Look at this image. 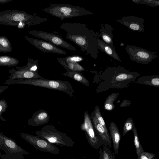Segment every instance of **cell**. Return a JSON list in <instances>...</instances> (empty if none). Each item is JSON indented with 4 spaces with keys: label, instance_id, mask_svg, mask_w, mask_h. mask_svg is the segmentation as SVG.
I'll use <instances>...</instances> for the list:
<instances>
[{
    "label": "cell",
    "instance_id": "6da1fadb",
    "mask_svg": "<svg viewBox=\"0 0 159 159\" xmlns=\"http://www.w3.org/2000/svg\"><path fill=\"white\" fill-rule=\"evenodd\" d=\"M59 28L66 32L64 38L74 43L83 52L86 51V55L90 54L93 58H97L100 50L99 33L89 30L84 24L77 22L63 23Z\"/></svg>",
    "mask_w": 159,
    "mask_h": 159
},
{
    "label": "cell",
    "instance_id": "7a4b0ae2",
    "mask_svg": "<svg viewBox=\"0 0 159 159\" xmlns=\"http://www.w3.org/2000/svg\"><path fill=\"white\" fill-rule=\"evenodd\" d=\"M46 18L29 14L26 12L16 10L0 11V25L15 26L26 25L28 27L39 25L47 21Z\"/></svg>",
    "mask_w": 159,
    "mask_h": 159
},
{
    "label": "cell",
    "instance_id": "3957f363",
    "mask_svg": "<svg viewBox=\"0 0 159 159\" xmlns=\"http://www.w3.org/2000/svg\"><path fill=\"white\" fill-rule=\"evenodd\" d=\"M29 84L60 91L64 92L70 96L74 97V91L69 81L65 80H47L45 78L7 80L5 84Z\"/></svg>",
    "mask_w": 159,
    "mask_h": 159
},
{
    "label": "cell",
    "instance_id": "277c9868",
    "mask_svg": "<svg viewBox=\"0 0 159 159\" xmlns=\"http://www.w3.org/2000/svg\"><path fill=\"white\" fill-rule=\"evenodd\" d=\"M44 12L62 20L65 18L78 17L94 13L82 7L63 4H52L42 8Z\"/></svg>",
    "mask_w": 159,
    "mask_h": 159
},
{
    "label": "cell",
    "instance_id": "5b68a950",
    "mask_svg": "<svg viewBox=\"0 0 159 159\" xmlns=\"http://www.w3.org/2000/svg\"><path fill=\"white\" fill-rule=\"evenodd\" d=\"M35 134L37 136L52 144L61 146H74V142L71 137L65 133L57 130L52 125L44 126L40 130L37 131Z\"/></svg>",
    "mask_w": 159,
    "mask_h": 159
},
{
    "label": "cell",
    "instance_id": "8992f818",
    "mask_svg": "<svg viewBox=\"0 0 159 159\" xmlns=\"http://www.w3.org/2000/svg\"><path fill=\"white\" fill-rule=\"evenodd\" d=\"M125 49L130 59L143 64H147L157 57V53L134 45H127Z\"/></svg>",
    "mask_w": 159,
    "mask_h": 159
},
{
    "label": "cell",
    "instance_id": "52a82bcc",
    "mask_svg": "<svg viewBox=\"0 0 159 159\" xmlns=\"http://www.w3.org/2000/svg\"><path fill=\"white\" fill-rule=\"evenodd\" d=\"M80 129L84 132L87 142L93 148L98 149L102 145H107L95 134L90 116L87 111L84 112V120L81 125Z\"/></svg>",
    "mask_w": 159,
    "mask_h": 159
},
{
    "label": "cell",
    "instance_id": "ba28073f",
    "mask_svg": "<svg viewBox=\"0 0 159 159\" xmlns=\"http://www.w3.org/2000/svg\"><path fill=\"white\" fill-rule=\"evenodd\" d=\"M20 136L40 151L55 154H57L59 153V149L56 146L37 136L22 133Z\"/></svg>",
    "mask_w": 159,
    "mask_h": 159
},
{
    "label": "cell",
    "instance_id": "9c48e42d",
    "mask_svg": "<svg viewBox=\"0 0 159 159\" xmlns=\"http://www.w3.org/2000/svg\"><path fill=\"white\" fill-rule=\"evenodd\" d=\"M28 33L56 46H60L72 51H75L76 50L75 47L64 40L61 36L54 34L46 32L42 30L38 31L36 30H30Z\"/></svg>",
    "mask_w": 159,
    "mask_h": 159
},
{
    "label": "cell",
    "instance_id": "30bf717a",
    "mask_svg": "<svg viewBox=\"0 0 159 159\" xmlns=\"http://www.w3.org/2000/svg\"><path fill=\"white\" fill-rule=\"evenodd\" d=\"M25 38L31 44L44 52L67 55L66 52L45 41L33 39L26 36Z\"/></svg>",
    "mask_w": 159,
    "mask_h": 159
},
{
    "label": "cell",
    "instance_id": "8fae6325",
    "mask_svg": "<svg viewBox=\"0 0 159 159\" xmlns=\"http://www.w3.org/2000/svg\"><path fill=\"white\" fill-rule=\"evenodd\" d=\"M116 21L134 31L143 32L145 29L143 23L144 20L141 17L133 16H125Z\"/></svg>",
    "mask_w": 159,
    "mask_h": 159
},
{
    "label": "cell",
    "instance_id": "7c38bea8",
    "mask_svg": "<svg viewBox=\"0 0 159 159\" xmlns=\"http://www.w3.org/2000/svg\"><path fill=\"white\" fill-rule=\"evenodd\" d=\"M95 132L100 139L110 148L112 141L109 135L107 134L103 127L99 123L93 112L90 116Z\"/></svg>",
    "mask_w": 159,
    "mask_h": 159
},
{
    "label": "cell",
    "instance_id": "4fadbf2b",
    "mask_svg": "<svg viewBox=\"0 0 159 159\" xmlns=\"http://www.w3.org/2000/svg\"><path fill=\"white\" fill-rule=\"evenodd\" d=\"M50 120L48 112L43 109H40L34 113L27 121L28 124L33 126H39L47 124Z\"/></svg>",
    "mask_w": 159,
    "mask_h": 159
},
{
    "label": "cell",
    "instance_id": "5bb4252c",
    "mask_svg": "<svg viewBox=\"0 0 159 159\" xmlns=\"http://www.w3.org/2000/svg\"><path fill=\"white\" fill-rule=\"evenodd\" d=\"M10 75L9 80L26 79L40 78L44 79L39 74L24 70H16L14 68L9 70Z\"/></svg>",
    "mask_w": 159,
    "mask_h": 159
},
{
    "label": "cell",
    "instance_id": "9a60e30c",
    "mask_svg": "<svg viewBox=\"0 0 159 159\" xmlns=\"http://www.w3.org/2000/svg\"><path fill=\"white\" fill-rule=\"evenodd\" d=\"M0 143L11 153L29 154L28 152L19 147L15 141L1 133H0Z\"/></svg>",
    "mask_w": 159,
    "mask_h": 159
},
{
    "label": "cell",
    "instance_id": "2e32d148",
    "mask_svg": "<svg viewBox=\"0 0 159 159\" xmlns=\"http://www.w3.org/2000/svg\"><path fill=\"white\" fill-rule=\"evenodd\" d=\"M110 138L113 143L114 154H118L121 135L119 129L115 123L111 122L110 124Z\"/></svg>",
    "mask_w": 159,
    "mask_h": 159
},
{
    "label": "cell",
    "instance_id": "e0dca14e",
    "mask_svg": "<svg viewBox=\"0 0 159 159\" xmlns=\"http://www.w3.org/2000/svg\"><path fill=\"white\" fill-rule=\"evenodd\" d=\"M100 29V37L102 41L112 48L113 44L112 31L113 28L107 24H102Z\"/></svg>",
    "mask_w": 159,
    "mask_h": 159
},
{
    "label": "cell",
    "instance_id": "ac0fdd59",
    "mask_svg": "<svg viewBox=\"0 0 159 159\" xmlns=\"http://www.w3.org/2000/svg\"><path fill=\"white\" fill-rule=\"evenodd\" d=\"M100 50L104 52L114 59L121 62V60L116 51L115 48H112L100 39L98 41Z\"/></svg>",
    "mask_w": 159,
    "mask_h": 159
},
{
    "label": "cell",
    "instance_id": "d6986e66",
    "mask_svg": "<svg viewBox=\"0 0 159 159\" xmlns=\"http://www.w3.org/2000/svg\"><path fill=\"white\" fill-rule=\"evenodd\" d=\"M66 70V72L63 73V75L73 79L86 86H89V80L80 72L73 71L68 70Z\"/></svg>",
    "mask_w": 159,
    "mask_h": 159
},
{
    "label": "cell",
    "instance_id": "ffe728a7",
    "mask_svg": "<svg viewBox=\"0 0 159 159\" xmlns=\"http://www.w3.org/2000/svg\"><path fill=\"white\" fill-rule=\"evenodd\" d=\"M39 60H34L32 58L28 59V62L25 66L21 67L17 66L16 68L17 70H24L39 74Z\"/></svg>",
    "mask_w": 159,
    "mask_h": 159
},
{
    "label": "cell",
    "instance_id": "44dd1931",
    "mask_svg": "<svg viewBox=\"0 0 159 159\" xmlns=\"http://www.w3.org/2000/svg\"><path fill=\"white\" fill-rule=\"evenodd\" d=\"M60 64L66 70H68L73 71L80 72L86 70L78 63H72L66 62L62 61L60 58H57Z\"/></svg>",
    "mask_w": 159,
    "mask_h": 159
},
{
    "label": "cell",
    "instance_id": "7402d4cb",
    "mask_svg": "<svg viewBox=\"0 0 159 159\" xmlns=\"http://www.w3.org/2000/svg\"><path fill=\"white\" fill-rule=\"evenodd\" d=\"M19 61L16 58L9 56H0V66L11 67L16 66Z\"/></svg>",
    "mask_w": 159,
    "mask_h": 159
},
{
    "label": "cell",
    "instance_id": "603a6c76",
    "mask_svg": "<svg viewBox=\"0 0 159 159\" xmlns=\"http://www.w3.org/2000/svg\"><path fill=\"white\" fill-rule=\"evenodd\" d=\"M12 47L9 39L6 36H0V52H10Z\"/></svg>",
    "mask_w": 159,
    "mask_h": 159
},
{
    "label": "cell",
    "instance_id": "cb8c5ba5",
    "mask_svg": "<svg viewBox=\"0 0 159 159\" xmlns=\"http://www.w3.org/2000/svg\"><path fill=\"white\" fill-rule=\"evenodd\" d=\"M132 130L134 135V144L136 153L138 157L140 155L141 153L143 152L144 150L140 143L138 134L137 131L134 124V125Z\"/></svg>",
    "mask_w": 159,
    "mask_h": 159
},
{
    "label": "cell",
    "instance_id": "d4e9b609",
    "mask_svg": "<svg viewBox=\"0 0 159 159\" xmlns=\"http://www.w3.org/2000/svg\"><path fill=\"white\" fill-rule=\"evenodd\" d=\"M119 94V93H113L107 98L104 103V108L105 109L109 111L113 110L115 108V105L113 103Z\"/></svg>",
    "mask_w": 159,
    "mask_h": 159
},
{
    "label": "cell",
    "instance_id": "484cf974",
    "mask_svg": "<svg viewBox=\"0 0 159 159\" xmlns=\"http://www.w3.org/2000/svg\"><path fill=\"white\" fill-rule=\"evenodd\" d=\"M93 112L98 121L103 127L107 134L109 135L104 120L101 114L100 108L98 105L95 107Z\"/></svg>",
    "mask_w": 159,
    "mask_h": 159
},
{
    "label": "cell",
    "instance_id": "4316f807",
    "mask_svg": "<svg viewBox=\"0 0 159 159\" xmlns=\"http://www.w3.org/2000/svg\"><path fill=\"white\" fill-rule=\"evenodd\" d=\"M102 159H116L114 152L107 145H103Z\"/></svg>",
    "mask_w": 159,
    "mask_h": 159
},
{
    "label": "cell",
    "instance_id": "83f0119b",
    "mask_svg": "<svg viewBox=\"0 0 159 159\" xmlns=\"http://www.w3.org/2000/svg\"><path fill=\"white\" fill-rule=\"evenodd\" d=\"M134 3L140 4H144L152 7L159 6V1L154 0H132Z\"/></svg>",
    "mask_w": 159,
    "mask_h": 159
},
{
    "label": "cell",
    "instance_id": "f1b7e54d",
    "mask_svg": "<svg viewBox=\"0 0 159 159\" xmlns=\"http://www.w3.org/2000/svg\"><path fill=\"white\" fill-rule=\"evenodd\" d=\"M60 58L65 62L72 63H78L84 60V58L82 57L79 56H69L63 58Z\"/></svg>",
    "mask_w": 159,
    "mask_h": 159
},
{
    "label": "cell",
    "instance_id": "f546056e",
    "mask_svg": "<svg viewBox=\"0 0 159 159\" xmlns=\"http://www.w3.org/2000/svg\"><path fill=\"white\" fill-rule=\"evenodd\" d=\"M134 124L131 118H129L126 120L123 126L122 134L123 136L130 130H132Z\"/></svg>",
    "mask_w": 159,
    "mask_h": 159
},
{
    "label": "cell",
    "instance_id": "4dcf8cb0",
    "mask_svg": "<svg viewBox=\"0 0 159 159\" xmlns=\"http://www.w3.org/2000/svg\"><path fill=\"white\" fill-rule=\"evenodd\" d=\"M7 107V103L5 100H0V119L3 121H6L7 120L2 117V114L6 111Z\"/></svg>",
    "mask_w": 159,
    "mask_h": 159
},
{
    "label": "cell",
    "instance_id": "1f68e13d",
    "mask_svg": "<svg viewBox=\"0 0 159 159\" xmlns=\"http://www.w3.org/2000/svg\"><path fill=\"white\" fill-rule=\"evenodd\" d=\"M138 158V159H157L155 154L144 151L141 153Z\"/></svg>",
    "mask_w": 159,
    "mask_h": 159
},
{
    "label": "cell",
    "instance_id": "d6a6232c",
    "mask_svg": "<svg viewBox=\"0 0 159 159\" xmlns=\"http://www.w3.org/2000/svg\"><path fill=\"white\" fill-rule=\"evenodd\" d=\"M8 88L7 86L0 85V94L6 90Z\"/></svg>",
    "mask_w": 159,
    "mask_h": 159
},
{
    "label": "cell",
    "instance_id": "836d02e7",
    "mask_svg": "<svg viewBox=\"0 0 159 159\" xmlns=\"http://www.w3.org/2000/svg\"><path fill=\"white\" fill-rule=\"evenodd\" d=\"M126 100V101H125V100H124L123 101V102L121 103V104L120 105V107H125V104H126V106H129V104L126 103L128 102H129V101L127 100Z\"/></svg>",
    "mask_w": 159,
    "mask_h": 159
},
{
    "label": "cell",
    "instance_id": "e575fe53",
    "mask_svg": "<svg viewBox=\"0 0 159 159\" xmlns=\"http://www.w3.org/2000/svg\"><path fill=\"white\" fill-rule=\"evenodd\" d=\"M12 0H0V4L6 3L11 1Z\"/></svg>",
    "mask_w": 159,
    "mask_h": 159
},
{
    "label": "cell",
    "instance_id": "d590c367",
    "mask_svg": "<svg viewBox=\"0 0 159 159\" xmlns=\"http://www.w3.org/2000/svg\"><path fill=\"white\" fill-rule=\"evenodd\" d=\"M102 150L101 148L99 149V159H102Z\"/></svg>",
    "mask_w": 159,
    "mask_h": 159
},
{
    "label": "cell",
    "instance_id": "8d00e7d4",
    "mask_svg": "<svg viewBox=\"0 0 159 159\" xmlns=\"http://www.w3.org/2000/svg\"><path fill=\"white\" fill-rule=\"evenodd\" d=\"M71 159H74V158H72Z\"/></svg>",
    "mask_w": 159,
    "mask_h": 159
},
{
    "label": "cell",
    "instance_id": "74e56055",
    "mask_svg": "<svg viewBox=\"0 0 159 159\" xmlns=\"http://www.w3.org/2000/svg\"><path fill=\"white\" fill-rule=\"evenodd\" d=\"M92 159V158H91V159Z\"/></svg>",
    "mask_w": 159,
    "mask_h": 159
}]
</instances>
